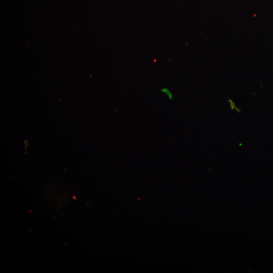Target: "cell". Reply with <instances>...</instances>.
<instances>
[{
  "label": "cell",
  "instance_id": "1",
  "mask_svg": "<svg viewBox=\"0 0 273 273\" xmlns=\"http://www.w3.org/2000/svg\"><path fill=\"white\" fill-rule=\"evenodd\" d=\"M161 91L163 94H165L169 98L172 97L171 94L170 93V91L168 89L164 88L162 89Z\"/></svg>",
  "mask_w": 273,
  "mask_h": 273
}]
</instances>
